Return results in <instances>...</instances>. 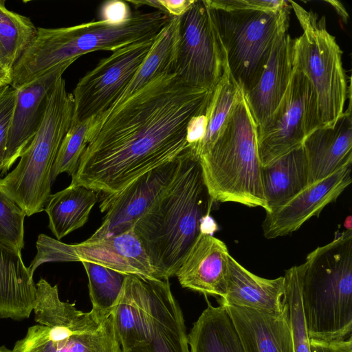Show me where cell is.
Instances as JSON below:
<instances>
[{
	"label": "cell",
	"mask_w": 352,
	"mask_h": 352,
	"mask_svg": "<svg viewBox=\"0 0 352 352\" xmlns=\"http://www.w3.org/2000/svg\"><path fill=\"white\" fill-rule=\"evenodd\" d=\"M210 90L166 74L96 117L70 184L111 195L177 158L189 147L188 122L203 109Z\"/></svg>",
	"instance_id": "cell-1"
},
{
	"label": "cell",
	"mask_w": 352,
	"mask_h": 352,
	"mask_svg": "<svg viewBox=\"0 0 352 352\" xmlns=\"http://www.w3.org/2000/svg\"><path fill=\"white\" fill-rule=\"evenodd\" d=\"M213 202L199 158L188 147L170 186L133 226L159 279L175 276L210 219Z\"/></svg>",
	"instance_id": "cell-2"
},
{
	"label": "cell",
	"mask_w": 352,
	"mask_h": 352,
	"mask_svg": "<svg viewBox=\"0 0 352 352\" xmlns=\"http://www.w3.org/2000/svg\"><path fill=\"white\" fill-rule=\"evenodd\" d=\"M170 18L158 10L136 12L121 23L98 20L65 28H38L34 38L14 65V74L20 83L28 85L55 67H69L87 53L114 52L154 39Z\"/></svg>",
	"instance_id": "cell-3"
},
{
	"label": "cell",
	"mask_w": 352,
	"mask_h": 352,
	"mask_svg": "<svg viewBox=\"0 0 352 352\" xmlns=\"http://www.w3.org/2000/svg\"><path fill=\"white\" fill-rule=\"evenodd\" d=\"M296 270L309 339L352 336L351 230L311 252Z\"/></svg>",
	"instance_id": "cell-4"
},
{
	"label": "cell",
	"mask_w": 352,
	"mask_h": 352,
	"mask_svg": "<svg viewBox=\"0 0 352 352\" xmlns=\"http://www.w3.org/2000/svg\"><path fill=\"white\" fill-rule=\"evenodd\" d=\"M199 161L214 201L261 207L266 211L256 125L241 88L217 139Z\"/></svg>",
	"instance_id": "cell-5"
},
{
	"label": "cell",
	"mask_w": 352,
	"mask_h": 352,
	"mask_svg": "<svg viewBox=\"0 0 352 352\" xmlns=\"http://www.w3.org/2000/svg\"><path fill=\"white\" fill-rule=\"evenodd\" d=\"M36 287L37 324L28 329L12 352H122L112 312L78 310L60 300L56 285L42 278Z\"/></svg>",
	"instance_id": "cell-6"
},
{
	"label": "cell",
	"mask_w": 352,
	"mask_h": 352,
	"mask_svg": "<svg viewBox=\"0 0 352 352\" xmlns=\"http://www.w3.org/2000/svg\"><path fill=\"white\" fill-rule=\"evenodd\" d=\"M74 102L60 77L47 96L42 122L16 166L0 179V190L26 216L44 210L51 196V171L61 142L74 121Z\"/></svg>",
	"instance_id": "cell-7"
},
{
	"label": "cell",
	"mask_w": 352,
	"mask_h": 352,
	"mask_svg": "<svg viewBox=\"0 0 352 352\" xmlns=\"http://www.w3.org/2000/svg\"><path fill=\"white\" fill-rule=\"evenodd\" d=\"M302 29L294 38V66L310 81L315 91L320 126L332 127L344 111L351 93L343 67L342 52L327 29L326 18L289 1Z\"/></svg>",
	"instance_id": "cell-8"
},
{
	"label": "cell",
	"mask_w": 352,
	"mask_h": 352,
	"mask_svg": "<svg viewBox=\"0 0 352 352\" xmlns=\"http://www.w3.org/2000/svg\"><path fill=\"white\" fill-rule=\"evenodd\" d=\"M210 8L229 72L245 94L258 81L277 38L287 32L291 6L278 11Z\"/></svg>",
	"instance_id": "cell-9"
},
{
	"label": "cell",
	"mask_w": 352,
	"mask_h": 352,
	"mask_svg": "<svg viewBox=\"0 0 352 352\" xmlns=\"http://www.w3.org/2000/svg\"><path fill=\"white\" fill-rule=\"evenodd\" d=\"M317 98L308 78L295 67L288 87L274 111L256 126L262 166L300 147L320 127Z\"/></svg>",
	"instance_id": "cell-10"
},
{
	"label": "cell",
	"mask_w": 352,
	"mask_h": 352,
	"mask_svg": "<svg viewBox=\"0 0 352 352\" xmlns=\"http://www.w3.org/2000/svg\"><path fill=\"white\" fill-rule=\"evenodd\" d=\"M228 69L225 51L207 1L195 0L179 17L174 73L195 87L210 90Z\"/></svg>",
	"instance_id": "cell-11"
},
{
	"label": "cell",
	"mask_w": 352,
	"mask_h": 352,
	"mask_svg": "<svg viewBox=\"0 0 352 352\" xmlns=\"http://www.w3.org/2000/svg\"><path fill=\"white\" fill-rule=\"evenodd\" d=\"M156 38L113 52L79 80L72 92L75 121L84 122L102 116L116 104L144 63Z\"/></svg>",
	"instance_id": "cell-12"
},
{
	"label": "cell",
	"mask_w": 352,
	"mask_h": 352,
	"mask_svg": "<svg viewBox=\"0 0 352 352\" xmlns=\"http://www.w3.org/2000/svg\"><path fill=\"white\" fill-rule=\"evenodd\" d=\"M183 153L175 160L139 176L120 191L102 195L99 208L106 214L100 226L89 239L109 237L132 228L170 186L179 170Z\"/></svg>",
	"instance_id": "cell-13"
},
{
	"label": "cell",
	"mask_w": 352,
	"mask_h": 352,
	"mask_svg": "<svg viewBox=\"0 0 352 352\" xmlns=\"http://www.w3.org/2000/svg\"><path fill=\"white\" fill-rule=\"evenodd\" d=\"M351 164L347 163L331 175L308 185L283 204L266 212L263 235L272 239L287 235L314 216L318 217L335 201L351 183Z\"/></svg>",
	"instance_id": "cell-14"
},
{
	"label": "cell",
	"mask_w": 352,
	"mask_h": 352,
	"mask_svg": "<svg viewBox=\"0 0 352 352\" xmlns=\"http://www.w3.org/2000/svg\"><path fill=\"white\" fill-rule=\"evenodd\" d=\"M168 280L147 278L145 339L122 352H190L184 316Z\"/></svg>",
	"instance_id": "cell-15"
},
{
	"label": "cell",
	"mask_w": 352,
	"mask_h": 352,
	"mask_svg": "<svg viewBox=\"0 0 352 352\" xmlns=\"http://www.w3.org/2000/svg\"><path fill=\"white\" fill-rule=\"evenodd\" d=\"M230 254L227 245L212 234L201 232L185 255L175 276L182 287L223 298Z\"/></svg>",
	"instance_id": "cell-16"
},
{
	"label": "cell",
	"mask_w": 352,
	"mask_h": 352,
	"mask_svg": "<svg viewBox=\"0 0 352 352\" xmlns=\"http://www.w3.org/2000/svg\"><path fill=\"white\" fill-rule=\"evenodd\" d=\"M67 68L65 66L55 67L34 82L15 89L16 105L11 121L2 174L6 173L20 157L36 134L44 116L48 94Z\"/></svg>",
	"instance_id": "cell-17"
},
{
	"label": "cell",
	"mask_w": 352,
	"mask_h": 352,
	"mask_svg": "<svg viewBox=\"0 0 352 352\" xmlns=\"http://www.w3.org/2000/svg\"><path fill=\"white\" fill-rule=\"evenodd\" d=\"M78 261H89L126 275L159 279L133 228L120 234L71 244Z\"/></svg>",
	"instance_id": "cell-18"
},
{
	"label": "cell",
	"mask_w": 352,
	"mask_h": 352,
	"mask_svg": "<svg viewBox=\"0 0 352 352\" xmlns=\"http://www.w3.org/2000/svg\"><path fill=\"white\" fill-rule=\"evenodd\" d=\"M294 41L287 32L277 38L258 81L243 93L256 126L274 111L288 87L294 69Z\"/></svg>",
	"instance_id": "cell-19"
},
{
	"label": "cell",
	"mask_w": 352,
	"mask_h": 352,
	"mask_svg": "<svg viewBox=\"0 0 352 352\" xmlns=\"http://www.w3.org/2000/svg\"><path fill=\"white\" fill-rule=\"evenodd\" d=\"M302 147L307 162L309 185L352 162L351 102L332 127L317 128L305 138Z\"/></svg>",
	"instance_id": "cell-20"
},
{
	"label": "cell",
	"mask_w": 352,
	"mask_h": 352,
	"mask_svg": "<svg viewBox=\"0 0 352 352\" xmlns=\"http://www.w3.org/2000/svg\"><path fill=\"white\" fill-rule=\"evenodd\" d=\"M285 303L283 310L276 313L223 306L233 321L245 352H294L288 307Z\"/></svg>",
	"instance_id": "cell-21"
},
{
	"label": "cell",
	"mask_w": 352,
	"mask_h": 352,
	"mask_svg": "<svg viewBox=\"0 0 352 352\" xmlns=\"http://www.w3.org/2000/svg\"><path fill=\"white\" fill-rule=\"evenodd\" d=\"M285 278L269 279L254 274L230 254L228 259L226 293L219 305L250 308L267 312H280L285 307Z\"/></svg>",
	"instance_id": "cell-22"
},
{
	"label": "cell",
	"mask_w": 352,
	"mask_h": 352,
	"mask_svg": "<svg viewBox=\"0 0 352 352\" xmlns=\"http://www.w3.org/2000/svg\"><path fill=\"white\" fill-rule=\"evenodd\" d=\"M36 299V283L21 252L0 241V318H28Z\"/></svg>",
	"instance_id": "cell-23"
},
{
	"label": "cell",
	"mask_w": 352,
	"mask_h": 352,
	"mask_svg": "<svg viewBox=\"0 0 352 352\" xmlns=\"http://www.w3.org/2000/svg\"><path fill=\"white\" fill-rule=\"evenodd\" d=\"M262 185L266 212L283 204L308 184V172L302 146L262 166Z\"/></svg>",
	"instance_id": "cell-24"
},
{
	"label": "cell",
	"mask_w": 352,
	"mask_h": 352,
	"mask_svg": "<svg viewBox=\"0 0 352 352\" xmlns=\"http://www.w3.org/2000/svg\"><path fill=\"white\" fill-rule=\"evenodd\" d=\"M207 305L188 335L190 352H245L226 308Z\"/></svg>",
	"instance_id": "cell-25"
},
{
	"label": "cell",
	"mask_w": 352,
	"mask_h": 352,
	"mask_svg": "<svg viewBox=\"0 0 352 352\" xmlns=\"http://www.w3.org/2000/svg\"><path fill=\"white\" fill-rule=\"evenodd\" d=\"M99 194L84 186L70 184L51 195L44 210L49 217V228L57 240L87 223Z\"/></svg>",
	"instance_id": "cell-26"
},
{
	"label": "cell",
	"mask_w": 352,
	"mask_h": 352,
	"mask_svg": "<svg viewBox=\"0 0 352 352\" xmlns=\"http://www.w3.org/2000/svg\"><path fill=\"white\" fill-rule=\"evenodd\" d=\"M179 28V17L171 16L168 23L157 36L148 56L133 80L113 107L121 104L135 91L157 77L174 73Z\"/></svg>",
	"instance_id": "cell-27"
},
{
	"label": "cell",
	"mask_w": 352,
	"mask_h": 352,
	"mask_svg": "<svg viewBox=\"0 0 352 352\" xmlns=\"http://www.w3.org/2000/svg\"><path fill=\"white\" fill-rule=\"evenodd\" d=\"M239 88L228 68L220 81L210 90L206 107V131L195 153L198 158L206 153L217 139L231 112Z\"/></svg>",
	"instance_id": "cell-28"
},
{
	"label": "cell",
	"mask_w": 352,
	"mask_h": 352,
	"mask_svg": "<svg viewBox=\"0 0 352 352\" xmlns=\"http://www.w3.org/2000/svg\"><path fill=\"white\" fill-rule=\"evenodd\" d=\"M37 28L25 16L8 10L0 0V46L7 64L13 67L34 38Z\"/></svg>",
	"instance_id": "cell-29"
},
{
	"label": "cell",
	"mask_w": 352,
	"mask_h": 352,
	"mask_svg": "<svg viewBox=\"0 0 352 352\" xmlns=\"http://www.w3.org/2000/svg\"><path fill=\"white\" fill-rule=\"evenodd\" d=\"M88 277L92 308L111 313L126 274L89 261H81Z\"/></svg>",
	"instance_id": "cell-30"
},
{
	"label": "cell",
	"mask_w": 352,
	"mask_h": 352,
	"mask_svg": "<svg viewBox=\"0 0 352 352\" xmlns=\"http://www.w3.org/2000/svg\"><path fill=\"white\" fill-rule=\"evenodd\" d=\"M95 120L96 117L84 122H76L74 120L56 154L51 171L52 183L60 173H66L72 177L76 173L80 157L88 144L90 129Z\"/></svg>",
	"instance_id": "cell-31"
},
{
	"label": "cell",
	"mask_w": 352,
	"mask_h": 352,
	"mask_svg": "<svg viewBox=\"0 0 352 352\" xmlns=\"http://www.w3.org/2000/svg\"><path fill=\"white\" fill-rule=\"evenodd\" d=\"M285 294L292 331L294 352H310L309 338L302 311L296 266L285 274Z\"/></svg>",
	"instance_id": "cell-32"
},
{
	"label": "cell",
	"mask_w": 352,
	"mask_h": 352,
	"mask_svg": "<svg viewBox=\"0 0 352 352\" xmlns=\"http://www.w3.org/2000/svg\"><path fill=\"white\" fill-rule=\"evenodd\" d=\"M24 211L0 190V241L19 251L24 248Z\"/></svg>",
	"instance_id": "cell-33"
},
{
	"label": "cell",
	"mask_w": 352,
	"mask_h": 352,
	"mask_svg": "<svg viewBox=\"0 0 352 352\" xmlns=\"http://www.w3.org/2000/svg\"><path fill=\"white\" fill-rule=\"evenodd\" d=\"M16 100V91L10 85L0 88V170L3 168L6 146Z\"/></svg>",
	"instance_id": "cell-34"
},
{
	"label": "cell",
	"mask_w": 352,
	"mask_h": 352,
	"mask_svg": "<svg viewBox=\"0 0 352 352\" xmlns=\"http://www.w3.org/2000/svg\"><path fill=\"white\" fill-rule=\"evenodd\" d=\"M213 8L222 10L252 9L278 11L290 7L289 1L274 0H207Z\"/></svg>",
	"instance_id": "cell-35"
},
{
	"label": "cell",
	"mask_w": 352,
	"mask_h": 352,
	"mask_svg": "<svg viewBox=\"0 0 352 352\" xmlns=\"http://www.w3.org/2000/svg\"><path fill=\"white\" fill-rule=\"evenodd\" d=\"M133 12L127 2L111 0L102 4L99 10V20L111 23H121L128 20Z\"/></svg>",
	"instance_id": "cell-36"
},
{
	"label": "cell",
	"mask_w": 352,
	"mask_h": 352,
	"mask_svg": "<svg viewBox=\"0 0 352 352\" xmlns=\"http://www.w3.org/2000/svg\"><path fill=\"white\" fill-rule=\"evenodd\" d=\"M309 347L310 352H352V336L339 341L309 339Z\"/></svg>",
	"instance_id": "cell-37"
},
{
	"label": "cell",
	"mask_w": 352,
	"mask_h": 352,
	"mask_svg": "<svg viewBox=\"0 0 352 352\" xmlns=\"http://www.w3.org/2000/svg\"><path fill=\"white\" fill-rule=\"evenodd\" d=\"M195 0H159L164 12L173 17H180L185 14Z\"/></svg>",
	"instance_id": "cell-38"
},
{
	"label": "cell",
	"mask_w": 352,
	"mask_h": 352,
	"mask_svg": "<svg viewBox=\"0 0 352 352\" xmlns=\"http://www.w3.org/2000/svg\"><path fill=\"white\" fill-rule=\"evenodd\" d=\"M12 80V68L0 63V88L10 85Z\"/></svg>",
	"instance_id": "cell-39"
},
{
	"label": "cell",
	"mask_w": 352,
	"mask_h": 352,
	"mask_svg": "<svg viewBox=\"0 0 352 352\" xmlns=\"http://www.w3.org/2000/svg\"><path fill=\"white\" fill-rule=\"evenodd\" d=\"M327 3H330L334 9L337 11L338 14L341 16L343 21H347L349 15L344 9V6L337 1H326Z\"/></svg>",
	"instance_id": "cell-40"
},
{
	"label": "cell",
	"mask_w": 352,
	"mask_h": 352,
	"mask_svg": "<svg viewBox=\"0 0 352 352\" xmlns=\"http://www.w3.org/2000/svg\"><path fill=\"white\" fill-rule=\"evenodd\" d=\"M0 63H2L3 64H6L8 66V65L7 64V62H6V58H5V56L3 54V52L2 51V49L0 46ZM10 67V66H9Z\"/></svg>",
	"instance_id": "cell-41"
},
{
	"label": "cell",
	"mask_w": 352,
	"mask_h": 352,
	"mask_svg": "<svg viewBox=\"0 0 352 352\" xmlns=\"http://www.w3.org/2000/svg\"><path fill=\"white\" fill-rule=\"evenodd\" d=\"M0 352H12L11 349L7 348L5 346H0Z\"/></svg>",
	"instance_id": "cell-42"
}]
</instances>
